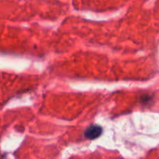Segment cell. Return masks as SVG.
Segmentation results:
<instances>
[{
    "instance_id": "1",
    "label": "cell",
    "mask_w": 159,
    "mask_h": 159,
    "mask_svg": "<svg viewBox=\"0 0 159 159\" xmlns=\"http://www.w3.org/2000/svg\"><path fill=\"white\" fill-rule=\"evenodd\" d=\"M102 134V128L98 125H90L86 129L84 135L87 139H96L99 138Z\"/></svg>"
},
{
    "instance_id": "2",
    "label": "cell",
    "mask_w": 159,
    "mask_h": 159,
    "mask_svg": "<svg viewBox=\"0 0 159 159\" xmlns=\"http://www.w3.org/2000/svg\"><path fill=\"white\" fill-rule=\"evenodd\" d=\"M0 159H5V156L0 152Z\"/></svg>"
}]
</instances>
